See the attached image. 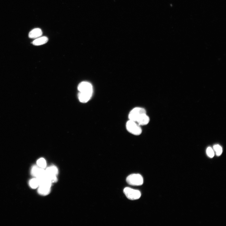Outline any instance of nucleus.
I'll use <instances>...</instances> for the list:
<instances>
[{
	"label": "nucleus",
	"mask_w": 226,
	"mask_h": 226,
	"mask_svg": "<svg viewBox=\"0 0 226 226\" xmlns=\"http://www.w3.org/2000/svg\"><path fill=\"white\" fill-rule=\"evenodd\" d=\"M46 177L53 182H56L58 179L56 176L58 174V168L55 166L50 167L45 170Z\"/></svg>",
	"instance_id": "20e7f679"
},
{
	"label": "nucleus",
	"mask_w": 226,
	"mask_h": 226,
	"mask_svg": "<svg viewBox=\"0 0 226 226\" xmlns=\"http://www.w3.org/2000/svg\"><path fill=\"white\" fill-rule=\"evenodd\" d=\"M213 148L216 152L217 156H219L221 155L222 153V149L220 145H215L213 146Z\"/></svg>",
	"instance_id": "dca6fc26"
},
{
	"label": "nucleus",
	"mask_w": 226,
	"mask_h": 226,
	"mask_svg": "<svg viewBox=\"0 0 226 226\" xmlns=\"http://www.w3.org/2000/svg\"><path fill=\"white\" fill-rule=\"evenodd\" d=\"M149 118L146 114L141 115L137 120L136 122L140 125H147L149 122Z\"/></svg>",
	"instance_id": "1a4fd4ad"
},
{
	"label": "nucleus",
	"mask_w": 226,
	"mask_h": 226,
	"mask_svg": "<svg viewBox=\"0 0 226 226\" xmlns=\"http://www.w3.org/2000/svg\"><path fill=\"white\" fill-rule=\"evenodd\" d=\"M48 38L46 36H43L39 38L32 42L33 45L35 46H40L46 43L48 41Z\"/></svg>",
	"instance_id": "ddd939ff"
},
{
	"label": "nucleus",
	"mask_w": 226,
	"mask_h": 226,
	"mask_svg": "<svg viewBox=\"0 0 226 226\" xmlns=\"http://www.w3.org/2000/svg\"><path fill=\"white\" fill-rule=\"evenodd\" d=\"M207 154L210 158H213L214 156V152L213 149L210 147H208L206 150Z\"/></svg>",
	"instance_id": "f3484780"
},
{
	"label": "nucleus",
	"mask_w": 226,
	"mask_h": 226,
	"mask_svg": "<svg viewBox=\"0 0 226 226\" xmlns=\"http://www.w3.org/2000/svg\"><path fill=\"white\" fill-rule=\"evenodd\" d=\"M123 193L128 199L132 200L139 199L141 196L140 191L133 189L129 187L125 188Z\"/></svg>",
	"instance_id": "7ed1b4c3"
},
{
	"label": "nucleus",
	"mask_w": 226,
	"mask_h": 226,
	"mask_svg": "<svg viewBox=\"0 0 226 226\" xmlns=\"http://www.w3.org/2000/svg\"><path fill=\"white\" fill-rule=\"evenodd\" d=\"M93 93L80 92L78 94L80 101L82 103L87 102L91 98Z\"/></svg>",
	"instance_id": "6e6552de"
},
{
	"label": "nucleus",
	"mask_w": 226,
	"mask_h": 226,
	"mask_svg": "<svg viewBox=\"0 0 226 226\" xmlns=\"http://www.w3.org/2000/svg\"><path fill=\"white\" fill-rule=\"evenodd\" d=\"M43 34L42 30L39 28L32 30L29 34V37L31 39H36L41 36Z\"/></svg>",
	"instance_id": "9b49d317"
},
{
	"label": "nucleus",
	"mask_w": 226,
	"mask_h": 226,
	"mask_svg": "<svg viewBox=\"0 0 226 226\" xmlns=\"http://www.w3.org/2000/svg\"><path fill=\"white\" fill-rule=\"evenodd\" d=\"M29 185L32 189H36L39 186L38 180L37 178H35L31 179L29 182Z\"/></svg>",
	"instance_id": "4468645a"
},
{
	"label": "nucleus",
	"mask_w": 226,
	"mask_h": 226,
	"mask_svg": "<svg viewBox=\"0 0 226 226\" xmlns=\"http://www.w3.org/2000/svg\"><path fill=\"white\" fill-rule=\"evenodd\" d=\"M126 182L130 185L139 186L143 184L144 180L141 175L134 174L128 176L126 179Z\"/></svg>",
	"instance_id": "f03ea898"
},
{
	"label": "nucleus",
	"mask_w": 226,
	"mask_h": 226,
	"mask_svg": "<svg viewBox=\"0 0 226 226\" xmlns=\"http://www.w3.org/2000/svg\"><path fill=\"white\" fill-rule=\"evenodd\" d=\"M37 165L40 168L44 169L47 166V163L45 160L43 158H41L38 160L36 162Z\"/></svg>",
	"instance_id": "2eb2a0df"
},
{
	"label": "nucleus",
	"mask_w": 226,
	"mask_h": 226,
	"mask_svg": "<svg viewBox=\"0 0 226 226\" xmlns=\"http://www.w3.org/2000/svg\"><path fill=\"white\" fill-rule=\"evenodd\" d=\"M31 174L32 176L36 178H41L46 175L45 170L37 166H33L31 171Z\"/></svg>",
	"instance_id": "0eeeda50"
},
{
	"label": "nucleus",
	"mask_w": 226,
	"mask_h": 226,
	"mask_svg": "<svg viewBox=\"0 0 226 226\" xmlns=\"http://www.w3.org/2000/svg\"><path fill=\"white\" fill-rule=\"evenodd\" d=\"M38 189V193L42 195L46 196L51 192V187L43 186H40Z\"/></svg>",
	"instance_id": "f8f14e48"
},
{
	"label": "nucleus",
	"mask_w": 226,
	"mask_h": 226,
	"mask_svg": "<svg viewBox=\"0 0 226 226\" xmlns=\"http://www.w3.org/2000/svg\"><path fill=\"white\" fill-rule=\"evenodd\" d=\"M78 89L80 92L93 93V87L92 84L87 82L84 81L78 85Z\"/></svg>",
	"instance_id": "423d86ee"
},
{
	"label": "nucleus",
	"mask_w": 226,
	"mask_h": 226,
	"mask_svg": "<svg viewBox=\"0 0 226 226\" xmlns=\"http://www.w3.org/2000/svg\"><path fill=\"white\" fill-rule=\"evenodd\" d=\"M37 179L39 181V186H43L51 187L52 182L47 178L46 175L44 177Z\"/></svg>",
	"instance_id": "9d476101"
},
{
	"label": "nucleus",
	"mask_w": 226,
	"mask_h": 226,
	"mask_svg": "<svg viewBox=\"0 0 226 226\" xmlns=\"http://www.w3.org/2000/svg\"><path fill=\"white\" fill-rule=\"evenodd\" d=\"M126 127L128 131L133 135H139L142 133V130L140 125L134 121H128L126 124Z\"/></svg>",
	"instance_id": "f257e3e1"
},
{
	"label": "nucleus",
	"mask_w": 226,
	"mask_h": 226,
	"mask_svg": "<svg viewBox=\"0 0 226 226\" xmlns=\"http://www.w3.org/2000/svg\"><path fill=\"white\" fill-rule=\"evenodd\" d=\"M144 114H146V111L145 109L140 107H135L130 112L129 118L130 120L136 122L138 118Z\"/></svg>",
	"instance_id": "39448f33"
}]
</instances>
